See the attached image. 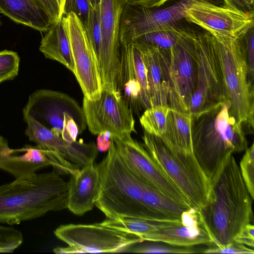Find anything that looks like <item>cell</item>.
Here are the masks:
<instances>
[{
    "instance_id": "obj_7",
    "label": "cell",
    "mask_w": 254,
    "mask_h": 254,
    "mask_svg": "<svg viewBox=\"0 0 254 254\" xmlns=\"http://www.w3.org/2000/svg\"><path fill=\"white\" fill-rule=\"evenodd\" d=\"M144 146L162 171L198 210L206 201L211 182L193 153L186 154L168 146L159 136L143 131Z\"/></svg>"
},
{
    "instance_id": "obj_16",
    "label": "cell",
    "mask_w": 254,
    "mask_h": 254,
    "mask_svg": "<svg viewBox=\"0 0 254 254\" xmlns=\"http://www.w3.org/2000/svg\"><path fill=\"white\" fill-rule=\"evenodd\" d=\"M23 118L31 117L61 137L64 116L70 115L79 133L86 127L85 118L78 103L68 95L49 89H39L31 94L23 109Z\"/></svg>"
},
{
    "instance_id": "obj_2",
    "label": "cell",
    "mask_w": 254,
    "mask_h": 254,
    "mask_svg": "<svg viewBox=\"0 0 254 254\" xmlns=\"http://www.w3.org/2000/svg\"><path fill=\"white\" fill-rule=\"evenodd\" d=\"M191 138L194 157L210 182L230 155L248 148L243 126L228 100L191 115Z\"/></svg>"
},
{
    "instance_id": "obj_20",
    "label": "cell",
    "mask_w": 254,
    "mask_h": 254,
    "mask_svg": "<svg viewBox=\"0 0 254 254\" xmlns=\"http://www.w3.org/2000/svg\"><path fill=\"white\" fill-rule=\"evenodd\" d=\"M67 183V208L73 214L82 215L91 210L97 197L100 174L94 163L82 167L70 175Z\"/></svg>"
},
{
    "instance_id": "obj_45",
    "label": "cell",
    "mask_w": 254,
    "mask_h": 254,
    "mask_svg": "<svg viewBox=\"0 0 254 254\" xmlns=\"http://www.w3.org/2000/svg\"><path fill=\"white\" fill-rule=\"evenodd\" d=\"M92 8H96L99 6L101 0H89Z\"/></svg>"
},
{
    "instance_id": "obj_44",
    "label": "cell",
    "mask_w": 254,
    "mask_h": 254,
    "mask_svg": "<svg viewBox=\"0 0 254 254\" xmlns=\"http://www.w3.org/2000/svg\"><path fill=\"white\" fill-rule=\"evenodd\" d=\"M9 147L7 140L2 136L0 135V153L8 149Z\"/></svg>"
},
{
    "instance_id": "obj_23",
    "label": "cell",
    "mask_w": 254,
    "mask_h": 254,
    "mask_svg": "<svg viewBox=\"0 0 254 254\" xmlns=\"http://www.w3.org/2000/svg\"><path fill=\"white\" fill-rule=\"evenodd\" d=\"M39 50L46 58L59 62L73 73L74 64L70 43L62 19L46 31Z\"/></svg>"
},
{
    "instance_id": "obj_42",
    "label": "cell",
    "mask_w": 254,
    "mask_h": 254,
    "mask_svg": "<svg viewBox=\"0 0 254 254\" xmlns=\"http://www.w3.org/2000/svg\"><path fill=\"white\" fill-rule=\"evenodd\" d=\"M111 133L107 131L98 134L96 146L98 151L105 152L109 150L111 143Z\"/></svg>"
},
{
    "instance_id": "obj_30",
    "label": "cell",
    "mask_w": 254,
    "mask_h": 254,
    "mask_svg": "<svg viewBox=\"0 0 254 254\" xmlns=\"http://www.w3.org/2000/svg\"><path fill=\"white\" fill-rule=\"evenodd\" d=\"M155 243L138 247L133 249L131 252L151 254H192L202 253L204 250L195 248L194 246L181 247L161 242Z\"/></svg>"
},
{
    "instance_id": "obj_47",
    "label": "cell",
    "mask_w": 254,
    "mask_h": 254,
    "mask_svg": "<svg viewBox=\"0 0 254 254\" xmlns=\"http://www.w3.org/2000/svg\"></svg>"
},
{
    "instance_id": "obj_19",
    "label": "cell",
    "mask_w": 254,
    "mask_h": 254,
    "mask_svg": "<svg viewBox=\"0 0 254 254\" xmlns=\"http://www.w3.org/2000/svg\"><path fill=\"white\" fill-rule=\"evenodd\" d=\"M144 241L161 242L181 247H193L213 244L201 220L198 210L190 208L184 211L180 221L173 225L154 231Z\"/></svg>"
},
{
    "instance_id": "obj_3",
    "label": "cell",
    "mask_w": 254,
    "mask_h": 254,
    "mask_svg": "<svg viewBox=\"0 0 254 254\" xmlns=\"http://www.w3.org/2000/svg\"><path fill=\"white\" fill-rule=\"evenodd\" d=\"M67 183L52 172L15 179L0 186V223L10 225L67 208Z\"/></svg>"
},
{
    "instance_id": "obj_34",
    "label": "cell",
    "mask_w": 254,
    "mask_h": 254,
    "mask_svg": "<svg viewBox=\"0 0 254 254\" xmlns=\"http://www.w3.org/2000/svg\"><path fill=\"white\" fill-rule=\"evenodd\" d=\"M23 241L20 231L13 227L0 225V253L13 252Z\"/></svg>"
},
{
    "instance_id": "obj_15",
    "label": "cell",
    "mask_w": 254,
    "mask_h": 254,
    "mask_svg": "<svg viewBox=\"0 0 254 254\" xmlns=\"http://www.w3.org/2000/svg\"><path fill=\"white\" fill-rule=\"evenodd\" d=\"M82 108L86 125L94 135L107 131L111 136H120L135 131L133 112L118 91L103 89L96 100L84 97Z\"/></svg>"
},
{
    "instance_id": "obj_22",
    "label": "cell",
    "mask_w": 254,
    "mask_h": 254,
    "mask_svg": "<svg viewBox=\"0 0 254 254\" xmlns=\"http://www.w3.org/2000/svg\"><path fill=\"white\" fill-rule=\"evenodd\" d=\"M0 12L40 32H46L55 23L36 0H0Z\"/></svg>"
},
{
    "instance_id": "obj_18",
    "label": "cell",
    "mask_w": 254,
    "mask_h": 254,
    "mask_svg": "<svg viewBox=\"0 0 254 254\" xmlns=\"http://www.w3.org/2000/svg\"><path fill=\"white\" fill-rule=\"evenodd\" d=\"M185 19L213 36L238 38L254 26V15L228 6L205 1H198L191 5L187 10Z\"/></svg>"
},
{
    "instance_id": "obj_21",
    "label": "cell",
    "mask_w": 254,
    "mask_h": 254,
    "mask_svg": "<svg viewBox=\"0 0 254 254\" xmlns=\"http://www.w3.org/2000/svg\"><path fill=\"white\" fill-rule=\"evenodd\" d=\"M52 166L45 152L37 146L25 145L20 149L9 148L0 153V169L18 179L31 175L42 168Z\"/></svg>"
},
{
    "instance_id": "obj_36",
    "label": "cell",
    "mask_w": 254,
    "mask_h": 254,
    "mask_svg": "<svg viewBox=\"0 0 254 254\" xmlns=\"http://www.w3.org/2000/svg\"><path fill=\"white\" fill-rule=\"evenodd\" d=\"M91 7L89 0H65L63 16L66 15L70 12L75 13L86 30L88 27Z\"/></svg>"
},
{
    "instance_id": "obj_4",
    "label": "cell",
    "mask_w": 254,
    "mask_h": 254,
    "mask_svg": "<svg viewBox=\"0 0 254 254\" xmlns=\"http://www.w3.org/2000/svg\"><path fill=\"white\" fill-rule=\"evenodd\" d=\"M98 166L100 183L95 206L107 219L159 220L145 206L142 183L122 161L112 140L107 155Z\"/></svg>"
},
{
    "instance_id": "obj_32",
    "label": "cell",
    "mask_w": 254,
    "mask_h": 254,
    "mask_svg": "<svg viewBox=\"0 0 254 254\" xmlns=\"http://www.w3.org/2000/svg\"><path fill=\"white\" fill-rule=\"evenodd\" d=\"M88 37L99 62L102 40L99 14V6L91 7L88 27L86 30Z\"/></svg>"
},
{
    "instance_id": "obj_31",
    "label": "cell",
    "mask_w": 254,
    "mask_h": 254,
    "mask_svg": "<svg viewBox=\"0 0 254 254\" xmlns=\"http://www.w3.org/2000/svg\"><path fill=\"white\" fill-rule=\"evenodd\" d=\"M19 64L17 53L7 50L0 51V84L13 79L18 75Z\"/></svg>"
},
{
    "instance_id": "obj_14",
    "label": "cell",
    "mask_w": 254,
    "mask_h": 254,
    "mask_svg": "<svg viewBox=\"0 0 254 254\" xmlns=\"http://www.w3.org/2000/svg\"><path fill=\"white\" fill-rule=\"evenodd\" d=\"M127 0H101L99 14L102 40L98 62L102 88L117 91L120 67V30Z\"/></svg>"
},
{
    "instance_id": "obj_10",
    "label": "cell",
    "mask_w": 254,
    "mask_h": 254,
    "mask_svg": "<svg viewBox=\"0 0 254 254\" xmlns=\"http://www.w3.org/2000/svg\"><path fill=\"white\" fill-rule=\"evenodd\" d=\"M27 124L25 133L29 140L43 150L53 163L54 170L60 174L72 175L78 166L94 163L98 150L94 142L82 140L68 142L31 117L23 119Z\"/></svg>"
},
{
    "instance_id": "obj_37",
    "label": "cell",
    "mask_w": 254,
    "mask_h": 254,
    "mask_svg": "<svg viewBox=\"0 0 254 254\" xmlns=\"http://www.w3.org/2000/svg\"><path fill=\"white\" fill-rule=\"evenodd\" d=\"M208 248L204 249V254H254V249H250L246 245L236 241L226 245L211 244Z\"/></svg>"
},
{
    "instance_id": "obj_35",
    "label": "cell",
    "mask_w": 254,
    "mask_h": 254,
    "mask_svg": "<svg viewBox=\"0 0 254 254\" xmlns=\"http://www.w3.org/2000/svg\"><path fill=\"white\" fill-rule=\"evenodd\" d=\"M242 39L246 59L248 83L254 89V26L247 30Z\"/></svg>"
},
{
    "instance_id": "obj_40",
    "label": "cell",
    "mask_w": 254,
    "mask_h": 254,
    "mask_svg": "<svg viewBox=\"0 0 254 254\" xmlns=\"http://www.w3.org/2000/svg\"><path fill=\"white\" fill-rule=\"evenodd\" d=\"M227 4L250 15H254V0H225Z\"/></svg>"
},
{
    "instance_id": "obj_38",
    "label": "cell",
    "mask_w": 254,
    "mask_h": 254,
    "mask_svg": "<svg viewBox=\"0 0 254 254\" xmlns=\"http://www.w3.org/2000/svg\"><path fill=\"white\" fill-rule=\"evenodd\" d=\"M79 133L78 126L73 118L69 114H65L64 116L61 137L65 141L72 143L76 141Z\"/></svg>"
},
{
    "instance_id": "obj_5",
    "label": "cell",
    "mask_w": 254,
    "mask_h": 254,
    "mask_svg": "<svg viewBox=\"0 0 254 254\" xmlns=\"http://www.w3.org/2000/svg\"><path fill=\"white\" fill-rule=\"evenodd\" d=\"M242 36L238 38L213 37L222 71L225 94L230 102L231 113L238 123L253 130L254 90L248 83Z\"/></svg>"
},
{
    "instance_id": "obj_29",
    "label": "cell",
    "mask_w": 254,
    "mask_h": 254,
    "mask_svg": "<svg viewBox=\"0 0 254 254\" xmlns=\"http://www.w3.org/2000/svg\"><path fill=\"white\" fill-rule=\"evenodd\" d=\"M169 109L168 106H155L145 110L139 119L144 131L160 137L166 130Z\"/></svg>"
},
{
    "instance_id": "obj_27",
    "label": "cell",
    "mask_w": 254,
    "mask_h": 254,
    "mask_svg": "<svg viewBox=\"0 0 254 254\" xmlns=\"http://www.w3.org/2000/svg\"><path fill=\"white\" fill-rule=\"evenodd\" d=\"M180 220H152L124 218L119 220L107 219L101 224L111 228L135 235L144 241L150 233L177 223Z\"/></svg>"
},
{
    "instance_id": "obj_9",
    "label": "cell",
    "mask_w": 254,
    "mask_h": 254,
    "mask_svg": "<svg viewBox=\"0 0 254 254\" xmlns=\"http://www.w3.org/2000/svg\"><path fill=\"white\" fill-rule=\"evenodd\" d=\"M55 236L66 243V248L54 249L56 254L109 253L125 252L144 241L131 233L122 232L99 223L62 225Z\"/></svg>"
},
{
    "instance_id": "obj_12",
    "label": "cell",
    "mask_w": 254,
    "mask_h": 254,
    "mask_svg": "<svg viewBox=\"0 0 254 254\" xmlns=\"http://www.w3.org/2000/svg\"><path fill=\"white\" fill-rule=\"evenodd\" d=\"M110 139L122 161L139 180L174 201L191 207L185 195L158 167L144 145L134 140L131 134L112 135Z\"/></svg>"
},
{
    "instance_id": "obj_28",
    "label": "cell",
    "mask_w": 254,
    "mask_h": 254,
    "mask_svg": "<svg viewBox=\"0 0 254 254\" xmlns=\"http://www.w3.org/2000/svg\"><path fill=\"white\" fill-rule=\"evenodd\" d=\"M189 30L190 29L183 26L157 31L144 34L133 42L158 49H168L174 46L180 38Z\"/></svg>"
},
{
    "instance_id": "obj_1",
    "label": "cell",
    "mask_w": 254,
    "mask_h": 254,
    "mask_svg": "<svg viewBox=\"0 0 254 254\" xmlns=\"http://www.w3.org/2000/svg\"><path fill=\"white\" fill-rule=\"evenodd\" d=\"M253 200L231 154L211 181L207 199L198 210L212 244L235 240L251 222Z\"/></svg>"
},
{
    "instance_id": "obj_24",
    "label": "cell",
    "mask_w": 254,
    "mask_h": 254,
    "mask_svg": "<svg viewBox=\"0 0 254 254\" xmlns=\"http://www.w3.org/2000/svg\"><path fill=\"white\" fill-rule=\"evenodd\" d=\"M170 148L177 152L193 153L191 138V114L170 109L166 130L160 137Z\"/></svg>"
},
{
    "instance_id": "obj_25",
    "label": "cell",
    "mask_w": 254,
    "mask_h": 254,
    "mask_svg": "<svg viewBox=\"0 0 254 254\" xmlns=\"http://www.w3.org/2000/svg\"><path fill=\"white\" fill-rule=\"evenodd\" d=\"M140 51L146 69L151 106H168L158 49L133 42Z\"/></svg>"
},
{
    "instance_id": "obj_46",
    "label": "cell",
    "mask_w": 254,
    "mask_h": 254,
    "mask_svg": "<svg viewBox=\"0 0 254 254\" xmlns=\"http://www.w3.org/2000/svg\"><path fill=\"white\" fill-rule=\"evenodd\" d=\"M65 0H57L61 11V14L63 17V9Z\"/></svg>"
},
{
    "instance_id": "obj_39",
    "label": "cell",
    "mask_w": 254,
    "mask_h": 254,
    "mask_svg": "<svg viewBox=\"0 0 254 254\" xmlns=\"http://www.w3.org/2000/svg\"><path fill=\"white\" fill-rule=\"evenodd\" d=\"M41 7L47 13L54 23L62 19L57 0H36Z\"/></svg>"
},
{
    "instance_id": "obj_41",
    "label": "cell",
    "mask_w": 254,
    "mask_h": 254,
    "mask_svg": "<svg viewBox=\"0 0 254 254\" xmlns=\"http://www.w3.org/2000/svg\"><path fill=\"white\" fill-rule=\"evenodd\" d=\"M240 243L254 248V226L251 223L248 224L235 240Z\"/></svg>"
},
{
    "instance_id": "obj_33",
    "label": "cell",
    "mask_w": 254,
    "mask_h": 254,
    "mask_svg": "<svg viewBox=\"0 0 254 254\" xmlns=\"http://www.w3.org/2000/svg\"><path fill=\"white\" fill-rule=\"evenodd\" d=\"M240 163V171L247 189L254 198V144L245 150Z\"/></svg>"
},
{
    "instance_id": "obj_11",
    "label": "cell",
    "mask_w": 254,
    "mask_h": 254,
    "mask_svg": "<svg viewBox=\"0 0 254 254\" xmlns=\"http://www.w3.org/2000/svg\"><path fill=\"white\" fill-rule=\"evenodd\" d=\"M195 45L197 76L190 104L191 115L201 113L227 100L213 36L206 31L196 32Z\"/></svg>"
},
{
    "instance_id": "obj_26",
    "label": "cell",
    "mask_w": 254,
    "mask_h": 254,
    "mask_svg": "<svg viewBox=\"0 0 254 254\" xmlns=\"http://www.w3.org/2000/svg\"><path fill=\"white\" fill-rule=\"evenodd\" d=\"M141 182L144 204L158 219L180 220L182 213L191 208L174 201L146 183Z\"/></svg>"
},
{
    "instance_id": "obj_13",
    "label": "cell",
    "mask_w": 254,
    "mask_h": 254,
    "mask_svg": "<svg viewBox=\"0 0 254 254\" xmlns=\"http://www.w3.org/2000/svg\"><path fill=\"white\" fill-rule=\"evenodd\" d=\"M62 20L70 43L74 64L73 74L84 97L98 100L103 90L101 79L97 58L86 31L73 12L63 16Z\"/></svg>"
},
{
    "instance_id": "obj_8",
    "label": "cell",
    "mask_w": 254,
    "mask_h": 254,
    "mask_svg": "<svg viewBox=\"0 0 254 254\" xmlns=\"http://www.w3.org/2000/svg\"><path fill=\"white\" fill-rule=\"evenodd\" d=\"M198 1L229 6L225 0H168L151 8L127 2L121 20V44L132 43L148 33L184 26L187 10Z\"/></svg>"
},
{
    "instance_id": "obj_6",
    "label": "cell",
    "mask_w": 254,
    "mask_h": 254,
    "mask_svg": "<svg viewBox=\"0 0 254 254\" xmlns=\"http://www.w3.org/2000/svg\"><path fill=\"white\" fill-rule=\"evenodd\" d=\"M195 34L190 29L172 48L158 49L168 107L183 113H189L196 85Z\"/></svg>"
},
{
    "instance_id": "obj_17",
    "label": "cell",
    "mask_w": 254,
    "mask_h": 254,
    "mask_svg": "<svg viewBox=\"0 0 254 254\" xmlns=\"http://www.w3.org/2000/svg\"><path fill=\"white\" fill-rule=\"evenodd\" d=\"M117 91L137 115L152 107L144 64L140 50L133 42L121 44Z\"/></svg>"
},
{
    "instance_id": "obj_43",
    "label": "cell",
    "mask_w": 254,
    "mask_h": 254,
    "mask_svg": "<svg viewBox=\"0 0 254 254\" xmlns=\"http://www.w3.org/2000/svg\"><path fill=\"white\" fill-rule=\"evenodd\" d=\"M167 0H127V2L131 5L151 8L162 5Z\"/></svg>"
}]
</instances>
